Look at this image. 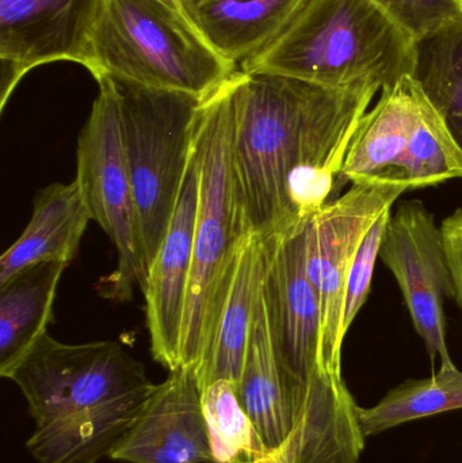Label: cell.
<instances>
[{
	"mask_svg": "<svg viewBox=\"0 0 462 463\" xmlns=\"http://www.w3.org/2000/svg\"><path fill=\"white\" fill-rule=\"evenodd\" d=\"M462 179V151L444 119L411 75L382 90L361 118L339 186L401 184L409 190Z\"/></svg>",
	"mask_w": 462,
	"mask_h": 463,
	"instance_id": "cell-7",
	"label": "cell"
},
{
	"mask_svg": "<svg viewBox=\"0 0 462 463\" xmlns=\"http://www.w3.org/2000/svg\"><path fill=\"white\" fill-rule=\"evenodd\" d=\"M92 222L78 181L53 184L34 198V211L19 239L0 258V283L26 267L45 261L70 264Z\"/></svg>",
	"mask_w": 462,
	"mask_h": 463,
	"instance_id": "cell-18",
	"label": "cell"
},
{
	"mask_svg": "<svg viewBox=\"0 0 462 463\" xmlns=\"http://www.w3.org/2000/svg\"><path fill=\"white\" fill-rule=\"evenodd\" d=\"M265 278V240L250 234L239 252L208 350L194 370L201 392L220 380L238 388Z\"/></svg>",
	"mask_w": 462,
	"mask_h": 463,
	"instance_id": "cell-17",
	"label": "cell"
},
{
	"mask_svg": "<svg viewBox=\"0 0 462 463\" xmlns=\"http://www.w3.org/2000/svg\"><path fill=\"white\" fill-rule=\"evenodd\" d=\"M198 167L192 154L181 197L144 286L151 354L168 372L182 367V337L192 278L198 209Z\"/></svg>",
	"mask_w": 462,
	"mask_h": 463,
	"instance_id": "cell-14",
	"label": "cell"
},
{
	"mask_svg": "<svg viewBox=\"0 0 462 463\" xmlns=\"http://www.w3.org/2000/svg\"><path fill=\"white\" fill-rule=\"evenodd\" d=\"M238 65L217 53L190 16L162 0H106L92 37V70L149 89L206 99Z\"/></svg>",
	"mask_w": 462,
	"mask_h": 463,
	"instance_id": "cell-5",
	"label": "cell"
},
{
	"mask_svg": "<svg viewBox=\"0 0 462 463\" xmlns=\"http://www.w3.org/2000/svg\"><path fill=\"white\" fill-rule=\"evenodd\" d=\"M106 0H0L2 102L33 68L68 60L91 72L92 37Z\"/></svg>",
	"mask_w": 462,
	"mask_h": 463,
	"instance_id": "cell-12",
	"label": "cell"
},
{
	"mask_svg": "<svg viewBox=\"0 0 462 463\" xmlns=\"http://www.w3.org/2000/svg\"><path fill=\"white\" fill-rule=\"evenodd\" d=\"M308 222L263 239V296L271 340L282 366L303 388L325 373L319 296L306 269Z\"/></svg>",
	"mask_w": 462,
	"mask_h": 463,
	"instance_id": "cell-11",
	"label": "cell"
},
{
	"mask_svg": "<svg viewBox=\"0 0 462 463\" xmlns=\"http://www.w3.org/2000/svg\"><path fill=\"white\" fill-rule=\"evenodd\" d=\"M201 394L214 462L249 461L269 451L239 402L235 383L227 380L216 381L206 386Z\"/></svg>",
	"mask_w": 462,
	"mask_h": 463,
	"instance_id": "cell-23",
	"label": "cell"
},
{
	"mask_svg": "<svg viewBox=\"0 0 462 463\" xmlns=\"http://www.w3.org/2000/svg\"><path fill=\"white\" fill-rule=\"evenodd\" d=\"M110 458L127 463L214 462L194 370L179 367L155 385Z\"/></svg>",
	"mask_w": 462,
	"mask_h": 463,
	"instance_id": "cell-13",
	"label": "cell"
},
{
	"mask_svg": "<svg viewBox=\"0 0 462 463\" xmlns=\"http://www.w3.org/2000/svg\"><path fill=\"white\" fill-rule=\"evenodd\" d=\"M412 40L462 16V0H369Z\"/></svg>",
	"mask_w": 462,
	"mask_h": 463,
	"instance_id": "cell-24",
	"label": "cell"
},
{
	"mask_svg": "<svg viewBox=\"0 0 462 463\" xmlns=\"http://www.w3.org/2000/svg\"><path fill=\"white\" fill-rule=\"evenodd\" d=\"M357 410L344 377L320 373L288 439L258 458L233 463H360L366 438Z\"/></svg>",
	"mask_w": 462,
	"mask_h": 463,
	"instance_id": "cell-15",
	"label": "cell"
},
{
	"mask_svg": "<svg viewBox=\"0 0 462 463\" xmlns=\"http://www.w3.org/2000/svg\"><path fill=\"white\" fill-rule=\"evenodd\" d=\"M411 76L462 151V16L414 40Z\"/></svg>",
	"mask_w": 462,
	"mask_h": 463,
	"instance_id": "cell-21",
	"label": "cell"
},
{
	"mask_svg": "<svg viewBox=\"0 0 462 463\" xmlns=\"http://www.w3.org/2000/svg\"><path fill=\"white\" fill-rule=\"evenodd\" d=\"M377 91L331 89L281 73H235L233 165L252 233H282L330 203Z\"/></svg>",
	"mask_w": 462,
	"mask_h": 463,
	"instance_id": "cell-1",
	"label": "cell"
},
{
	"mask_svg": "<svg viewBox=\"0 0 462 463\" xmlns=\"http://www.w3.org/2000/svg\"><path fill=\"white\" fill-rule=\"evenodd\" d=\"M108 76L116 92L144 256L149 267L181 197L203 99Z\"/></svg>",
	"mask_w": 462,
	"mask_h": 463,
	"instance_id": "cell-6",
	"label": "cell"
},
{
	"mask_svg": "<svg viewBox=\"0 0 462 463\" xmlns=\"http://www.w3.org/2000/svg\"><path fill=\"white\" fill-rule=\"evenodd\" d=\"M95 80L99 94L78 140L76 181L91 213L117 250V267L100 280L106 298L132 299L133 288L143 290L148 277L135 190L122 140L121 121L110 76Z\"/></svg>",
	"mask_w": 462,
	"mask_h": 463,
	"instance_id": "cell-8",
	"label": "cell"
},
{
	"mask_svg": "<svg viewBox=\"0 0 462 463\" xmlns=\"http://www.w3.org/2000/svg\"><path fill=\"white\" fill-rule=\"evenodd\" d=\"M64 261L26 267L0 283V375L15 364L48 334L53 320L57 286L67 269Z\"/></svg>",
	"mask_w": 462,
	"mask_h": 463,
	"instance_id": "cell-20",
	"label": "cell"
},
{
	"mask_svg": "<svg viewBox=\"0 0 462 463\" xmlns=\"http://www.w3.org/2000/svg\"><path fill=\"white\" fill-rule=\"evenodd\" d=\"M162 2L178 8L194 21L195 14L200 10L201 5L205 3V0H162Z\"/></svg>",
	"mask_w": 462,
	"mask_h": 463,
	"instance_id": "cell-27",
	"label": "cell"
},
{
	"mask_svg": "<svg viewBox=\"0 0 462 463\" xmlns=\"http://www.w3.org/2000/svg\"><path fill=\"white\" fill-rule=\"evenodd\" d=\"M441 231L455 280L456 301L462 310V209L445 219Z\"/></svg>",
	"mask_w": 462,
	"mask_h": 463,
	"instance_id": "cell-26",
	"label": "cell"
},
{
	"mask_svg": "<svg viewBox=\"0 0 462 463\" xmlns=\"http://www.w3.org/2000/svg\"><path fill=\"white\" fill-rule=\"evenodd\" d=\"M391 214H392V211L385 212L376 220L366 236L363 237L360 248H358L352 271H350L349 280H347L344 318V334L349 332L358 312L363 309L366 299H368L374 267H376L377 258H380L382 236H384Z\"/></svg>",
	"mask_w": 462,
	"mask_h": 463,
	"instance_id": "cell-25",
	"label": "cell"
},
{
	"mask_svg": "<svg viewBox=\"0 0 462 463\" xmlns=\"http://www.w3.org/2000/svg\"><path fill=\"white\" fill-rule=\"evenodd\" d=\"M311 0H205L194 16L212 48L235 65L285 34Z\"/></svg>",
	"mask_w": 462,
	"mask_h": 463,
	"instance_id": "cell-19",
	"label": "cell"
},
{
	"mask_svg": "<svg viewBox=\"0 0 462 463\" xmlns=\"http://www.w3.org/2000/svg\"><path fill=\"white\" fill-rule=\"evenodd\" d=\"M414 40L369 0H311L243 72L292 76L331 89L395 86L411 75Z\"/></svg>",
	"mask_w": 462,
	"mask_h": 463,
	"instance_id": "cell-4",
	"label": "cell"
},
{
	"mask_svg": "<svg viewBox=\"0 0 462 463\" xmlns=\"http://www.w3.org/2000/svg\"><path fill=\"white\" fill-rule=\"evenodd\" d=\"M380 259L398 280L412 324L439 366L455 364L447 343L444 305L456 299L455 280L441 228L420 203H401L391 214Z\"/></svg>",
	"mask_w": 462,
	"mask_h": 463,
	"instance_id": "cell-10",
	"label": "cell"
},
{
	"mask_svg": "<svg viewBox=\"0 0 462 463\" xmlns=\"http://www.w3.org/2000/svg\"><path fill=\"white\" fill-rule=\"evenodd\" d=\"M233 76L203 100L195 125L193 155L200 184L182 337L186 369H197L205 356L239 252L252 234L233 165Z\"/></svg>",
	"mask_w": 462,
	"mask_h": 463,
	"instance_id": "cell-3",
	"label": "cell"
},
{
	"mask_svg": "<svg viewBox=\"0 0 462 463\" xmlns=\"http://www.w3.org/2000/svg\"><path fill=\"white\" fill-rule=\"evenodd\" d=\"M409 192L401 184H353L309 219L306 269L316 288L322 313V366L341 378L347 280L358 248L372 225Z\"/></svg>",
	"mask_w": 462,
	"mask_h": 463,
	"instance_id": "cell-9",
	"label": "cell"
},
{
	"mask_svg": "<svg viewBox=\"0 0 462 463\" xmlns=\"http://www.w3.org/2000/svg\"><path fill=\"white\" fill-rule=\"evenodd\" d=\"M458 410H462V372L449 364L439 366L431 377L396 386L374 407H358L357 418L361 431L368 438L410 421Z\"/></svg>",
	"mask_w": 462,
	"mask_h": 463,
	"instance_id": "cell-22",
	"label": "cell"
},
{
	"mask_svg": "<svg viewBox=\"0 0 462 463\" xmlns=\"http://www.w3.org/2000/svg\"><path fill=\"white\" fill-rule=\"evenodd\" d=\"M308 389L288 374L277 356L262 288L238 397L269 450L278 448L292 434L303 413Z\"/></svg>",
	"mask_w": 462,
	"mask_h": 463,
	"instance_id": "cell-16",
	"label": "cell"
},
{
	"mask_svg": "<svg viewBox=\"0 0 462 463\" xmlns=\"http://www.w3.org/2000/svg\"><path fill=\"white\" fill-rule=\"evenodd\" d=\"M34 420L38 463L110 457L154 391L143 364L111 340L68 345L43 335L8 373Z\"/></svg>",
	"mask_w": 462,
	"mask_h": 463,
	"instance_id": "cell-2",
	"label": "cell"
}]
</instances>
